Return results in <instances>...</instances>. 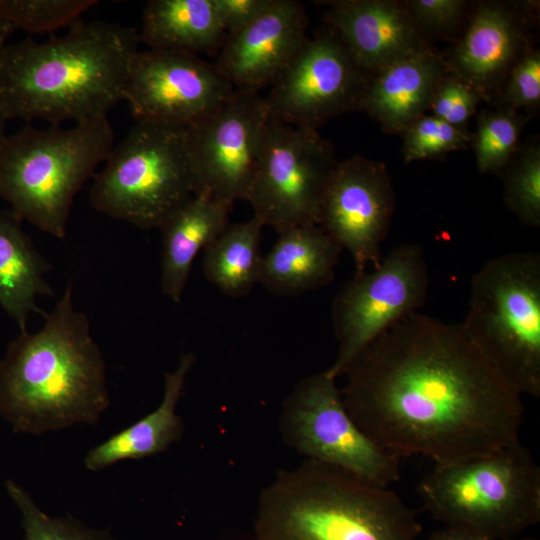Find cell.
Segmentation results:
<instances>
[{"mask_svg": "<svg viewBox=\"0 0 540 540\" xmlns=\"http://www.w3.org/2000/svg\"><path fill=\"white\" fill-rule=\"evenodd\" d=\"M343 376L350 416L400 458L422 455L453 464L520 441L521 396L460 323L411 314L369 344Z\"/></svg>", "mask_w": 540, "mask_h": 540, "instance_id": "obj_1", "label": "cell"}, {"mask_svg": "<svg viewBox=\"0 0 540 540\" xmlns=\"http://www.w3.org/2000/svg\"><path fill=\"white\" fill-rule=\"evenodd\" d=\"M69 28L44 42L8 45L0 63V110L7 120L78 123L107 117L123 100L137 30L82 19Z\"/></svg>", "mask_w": 540, "mask_h": 540, "instance_id": "obj_2", "label": "cell"}, {"mask_svg": "<svg viewBox=\"0 0 540 540\" xmlns=\"http://www.w3.org/2000/svg\"><path fill=\"white\" fill-rule=\"evenodd\" d=\"M40 330L20 332L0 359V415L19 433L95 424L110 405L106 366L68 283Z\"/></svg>", "mask_w": 540, "mask_h": 540, "instance_id": "obj_3", "label": "cell"}, {"mask_svg": "<svg viewBox=\"0 0 540 540\" xmlns=\"http://www.w3.org/2000/svg\"><path fill=\"white\" fill-rule=\"evenodd\" d=\"M416 510L389 489L306 460L278 470L258 500L256 540H416Z\"/></svg>", "mask_w": 540, "mask_h": 540, "instance_id": "obj_4", "label": "cell"}, {"mask_svg": "<svg viewBox=\"0 0 540 540\" xmlns=\"http://www.w3.org/2000/svg\"><path fill=\"white\" fill-rule=\"evenodd\" d=\"M105 118L63 128L26 124L0 148V197L22 220L64 238L74 198L113 148Z\"/></svg>", "mask_w": 540, "mask_h": 540, "instance_id": "obj_5", "label": "cell"}, {"mask_svg": "<svg viewBox=\"0 0 540 540\" xmlns=\"http://www.w3.org/2000/svg\"><path fill=\"white\" fill-rule=\"evenodd\" d=\"M416 491L434 520L490 540L516 539L540 521V468L520 441L487 456L434 464Z\"/></svg>", "mask_w": 540, "mask_h": 540, "instance_id": "obj_6", "label": "cell"}, {"mask_svg": "<svg viewBox=\"0 0 540 540\" xmlns=\"http://www.w3.org/2000/svg\"><path fill=\"white\" fill-rule=\"evenodd\" d=\"M464 332L515 393L540 396V255L511 252L472 276Z\"/></svg>", "mask_w": 540, "mask_h": 540, "instance_id": "obj_7", "label": "cell"}, {"mask_svg": "<svg viewBox=\"0 0 540 540\" xmlns=\"http://www.w3.org/2000/svg\"><path fill=\"white\" fill-rule=\"evenodd\" d=\"M194 194L186 128L137 122L93 176L89 199L112 218L159 229Z\"/></svg>", "mask_w": 540, "mask_h": 540, "instance_id": "obj_8", "label": "cell"}, {"mask_svg": "<svg viewBox=\"0 0 540 540\" xmlns=\"http://www.w3.org/2000/svg\"><path fill=\"white\" fill-rule=\"evenodd\" d=\"M284 443L306 460L337 467L383 487L401 477V458L373 441L348 413L327 370L300 380L282 403Z\"/></svg>", "mask_w": 540, "mask_h": 540, "instance_id": "obj_9", "label": "cell"}, {"mask_svg": "<svg viewBox=\"0 0 540 540\" xmlns=\"http://www.w3.org/2000/svg\"><path fill=\"white\" fill-rule=\"evenodd\" d=\"M337 162L333 146L317 129L269 119L246 198L253 216L277 233L319 225L323 195Z\"/></svg>", "mask_w": 540, "mask_h": 540, "instance_id": "obj_10", "label": "cell"}, {"mask_svg": "<svg viewBox=\"0 0 540 540\" xmlns=\"http://www.w3.org/2000/svg\"><path fill=\"white\" fill-rule=\"evenodd\" d=\"M429 272L422 248L396 246L380 264L353 275L332 304L338 353L327 372L343 376L353 360L376 338L425 304Z\"/></svg>", "mask_w": 540, "mask_h": 540, "instance_id": "obj_11", "label": "cell"}, {"mask_svg": "<svg viewBox=\"0 0 540 540\" xmlns=\"http://www.w3.org/2000/svg\"><path fill=\"white\" fill-rule=\"evenodd\" d=\"M371 77L330 28L318 31L270 86L264 97L270 119L317 129L331 117L358 110Z\"/></svg>", "mask_w": 540, "mask_h": 540, "instance_id": "obj_12", "label": "cell"}, {"mask_svg": "<svg viewBox=\"0 0 540 540\" xmlns=\"http://www.w3.org/2000/svg\"><path fill=\"white\" fill-rule=\"evenodd\" d=\"M235 89L214 63L170 50H137L131 57L123 100L137 122L189 128L223 105Z\"/></svg>", "mask_w": 540, "mask_h": 540, "instance_id": "obj_13", "label": "cell"}, {"mask_svg": "<svg viewBox=\"0 0 540 540\" xmlns=\"http://www.w3.org/2000/svg\"><path fill=\"white\" fill-rule=\"evenodd\" d=\"M270 116L264 97L235 90L210 116L186 129L195 194L233 206L246 200Z\"/></svg>", "mask_w": 540, "mask_h": 540, "instance_id": "obj_14", "label": "cell"}, {"mask_svg": "<svg viewBox=\"0 0 540 540\" xmlns=\"http://www.w3.org/2000/svg\"><path fill=\"white\" fill-rule=\"evenodd\" d=\"M395 208L385 163L353 156L337 162L325 189L319 226L354 263V275L376 268Z\"/></svg>", "mask_w": 540, "mask_h": 540, "instance_id": "obj_15", "label": "cell"}, {"mask_svg": "<svg viewBox=\"0 0 540 540\" xmlns=\"http://www.w3.org/2000/svg\"><path fill=\"white\" fill-rule=\"evenodd\" d=\"M308 17L295 0H270L247 26L226 36L214 63L235 90L271 86L307 39Z\"/></svg>", "mask_w": 540, "mask_h": 540, "instance_id": "obj_16", "label": "cell"}, {"mask_svg": "<svg viewBox=\"0 0 540 540\" xmlns=\"http://www.w3.org/2000/svg\"><path fill=\"white\" fill-rule=\"evenodd\" d=\"M327 5L325 22L370 76L432 48L402 1L337 0Z\"/></svg>", "mask_w": 540, "mask_h": 540, "instance_id": "obj_17", "label": "cell"}, {"mask_svg": "<svg viewBox=\"0 0 540 540\" xmlns=\"http://www.w3.org/2000/svg\"><path fill=\"white\" fill-rule=\"evenodd\" d=\"M527 47L517 14L506 4L485 1L478 4L445 64L488 101Z\"/></svg>", "mask_w": 540, "mask_h": 540, "instance_id": "obj_18", "label": "cell"}, {"mask_svg": "<svg viewBox=\"0 0 540 540\" xmlns=\"http://www.w3.org/2000/svg\"><path fill=\"white\" fill-rule=\"evenodd\" d=\"M446 73L445 60L433 48L402 59L370 78L358 110L385 132L402 134L429 109Z\"/></svg>", "mask_w": 540, "mask_h": 540, "instance_id": "obj_19", "label": "cell"}, {"mask_svg": "<svg viewBox=\"0 0 540 540\" xmlns=\"http://www.w3.org/2000/svg\"><path fill=\"white\" fill-rule=\"evenodd\" d=\"M263 256L259 284L278 296H295L327 286L342 248L319 226L301 225L278 233Z\"/></svg>", "mask_w": 540, "mask_h": 540, "instance_id": "obj_20", "label": "cell"}, {"mask_svg": "<svg viewBox=\"0 0 540 540\" xmlns=\"http://www.w3.org/2000/svg\"><path fill=\"white\" fill-rule=\"evenodd\" d=\"M195 361L194 353L183 354L177 367L164 374L163 397L158 407L91 448L84 458L86 469L97 472L122 460L157 455L180 440L184 424L176 408Z\"/></svg>", "mask_w": 540, "mask_h": 540, "instance_id": "obj_21", "label": "cell"}, {"mask_svg": "<svg viewBox=\"0 0 540 540\" xmlns=\"http://www.w3.org/2000/svg\"><path fill=\"white\" fill-rule=\"evenodd\" d=\"M231 208L198 192L159 227L162 234L160 287L172 301L181 300L196 255L229 225Z\"/></svg>", "mask_w": 540, "mask_h": 540, "instance_id": "obj_22", "label": "cell"}, {"mask_svg": "<svg viewBox=\"0 0 540 540\" xmlns=\"http://www.w3.org/2000/svg\"><path fill=\"white\" fill-rule=\"evenodd\" d=\"M11 209H0V307L27 331L30 316L44 315L37 305L41 296H53L46 280L50 262L36 249Z\"/></svg>", "mask_w": 540, "mask_h": 540, "instance_id": "obj_23", "label": "cell"}, {"mask_svg": "<svg viewBox=\"0 0 540 540\" xmlns=\"http://www.w3.org/2000/svg\"><path fill=\"white\" fill-rule=\"evenodd\" d=\"M214 0H151L143 11L140 42L149 49L198 55L226 39Z\"/></svg>", "mask_w": 540, "mask_h": 540, "instance_id": "obj_24", "label": "cell"}, {"mask_svg": "<svg viewBox=\"0 0 540 540\" xmlns=\"http://www.w3.org/2000/svg\"><path fill=\"white\" fill-rule=\"evenodd\" d=\"M264 225L251 219L229 224L204 250L205 278L227 296H246L259 283L264 254L261 238Z\"/></svg>", "mask_w": 540, "mask_h": 540, "instance_id": "obj_25", "label": "cell"}, {"mask_svg": "<svg viewBox=\"0 0 540 540\" xmlns=\"http://www.w3.org/2000/svg\"><path fill=\"white\" fill-rule=\"evenodd\" d=\"M526 121L517 110L505 106L480 112L471 139L479 172L490 174L503 171L518 150Z\"/></svg>", "mask_w": 540, "mask_h": 540, "instance_id": "obj_26", "label": "cell"}, {"mask_svg": "<svg viewBox=\"0 0 540 540\" xmlns=\"http://www.w3.org/2000/svg\"><path fill=\"white\" fill-rule=\"evenodd\" d=\"M505 207L524 225L540 226V145L517 150L502 171Z\"/></svg>", "mask_w": 540, "mask_h": 540, "instance_id": "obj_27", "label": "cell"}, {"mask_svg": "<svg viewBox=\"0 0 540 540\" xmlns=\"http://www.w3.org/2000/svg\"><path fill=\"white\" fill-rule=\"evenodd\" d=\"M5 488L21 513L24 540H116L108 531L88 527L71 516L48 515L13 480H7Z\"/></svg>", "mask_w": 540, "mask_h": 540, "instance_id": "obj_28", "label": "cell"}, {"mask_svg": "<svg viewBox=\"0 0 540 540\" xmlns=\"http://www.w3.org/2000/svg\"><path fill=\"white\" fill-rule=\"evenodd\" d=\"M96 0H0V17L29 33H52L71 27Z\"/></svg>", "mask_w": 540, "mask_h": 540, "instance_id": "obj_29", "label": "cell"}, {"mask_svg": "<svg viewBox=\"0 0 540 540\" xmlns=\"http://www.w3.org/2000/svg\"><path fill=\"white\" fill-rule=\"evenodd\" d=\"M401 135L406 163L440 158L465 148L472 139L466 129L454 127L433 115L421 116Z\"/></svg>", "mask_w": 540, "mask_h": 540, "instance_id": "obj_30", "label": "cell"}, {"mask_svg": "<svg viewBox=\"0 0 540 540\" xmlns=\"http://www.w3.org/2000/svg\"><path fill=\"white\" fill-rule=\"evenodd\" d=\"M482 100L473 87L447 71L433 94L428 110L446 123L465 129Z\"/></svg>", "mask_w": 540, "mask_h": 540, "instance_id": "obj_31", "label": "cell"}, {"mask_svg": "<svg viewBox=\"0 0 540 540\" xmlns=\"http://www.w3.org/2000/svg\"><path fill=\"white\" fill-rule=\"evenodd\" d=\"M502 103L512 109L534 108L540 102V53L527 47L510 69L503 85Z\"/></svg>", "mask_w": 540, "mask_h": 540, "instance_id": "obj_32", "label": "cell"}, {"mask_svg": "<svg viewBox=\"0 0 540 540\" xmlns=\"http://www.w3.org/2000/svg\"><path fill=\"white\" fill-rule=\"evenodd\" d=\"M402 3L421 30L436 32L453 29L467 6L464 0H407Z\"/></svg>", "mask_w": 540, "mask_h": 540, "instance_id": "obj_33", "label": "cell"}, {"mask_svg": "<svg viewBox=\"0 0 540 540\" xmlns=\"http://www.w3.org/2000/svg\"><path fill=\"white\" fill-rule=\"evenodd\" d=\"M270 0H214L220 23L227 35L247 26L267 7Z\"/></svg>", "mask_w": 540, "mask_h": 540, "instance_id": "obj_34", "label": "cell"}, {"mask_svg": "<svg viewBox=\"0 0 540 540\" xmlns=\"http://www.w3.org/2000/svg\"><path fill=\"white\" fill-rule=\"evenodd\" d=\"M426 540H490L486 536L466 527L445 525L434 531Z\"/></svg>", "mask_w": 540, "mask_h": 540, "instance_id": "obj_35", "label": "cell"}, {"mask_svg": "<svg viewBox=\"0 0 540 540\" xmlns=\"http://www.w3.org/2000/svg\"><path fill=\"white\" fill-rule=\"evenodd\" d=\"M15 31V28L4 18L0 17V63L8 47V39Z\"/></svg>", "mask_w": 540, "mask_h": 540, "instance_id": "obj_36", "label": "cell"}, {"mask_svg": "<svg viewBox=\"0 0 540 540\" xmlns=\"http://www.w3.org/2000/svg\"><path fill=\"white\" fill-rule=\"evenodd\" d=\"M6 121H7L6 117L0 110V148L7 137V134L5 131Z\"/></svg>", "mask_w": 540, "mask_h": 540, "instance_id": "obj_37", "label": "cell"}, {"mask_svg": "<svg viewBox=\"0 0 540 540\" xmlns=\"http://www.w3.org/2000/svg\"><path fill=\"white\" fill-rule=\"evenodd\" d=\"M513 540H539L538 538H535V537H518L516 539H513Z\"/></svg>", "mask_w": 540, "mask_h": 540, "instance_id": "obj_38", "label": "cell"}]
</instances>
